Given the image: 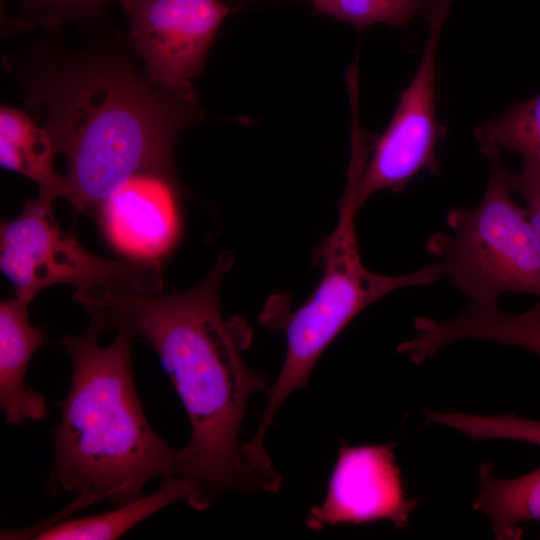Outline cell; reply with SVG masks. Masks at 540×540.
Listing matches in <instances>:
<instances>
[{
    "instance_id": "obj_1",
    "label": "cell",
    "mask_w": 540,
    "mask_h": 540,
    "mask_svg": "<svg viewBox=\"0 0 540 540\" xmlns=\"http://www.w3.org/2000/svg\"><path fill=\"white\" fill-rule=\"evenodd\" d=\"M233 261L230 251L222 252L199 284L167 295L112 285L88 286L74 295L89 315L104 312L113 328L127 324L159 356L191 427L188 444L175 450L171 475L192 487L188 505L197 511L229 491L275 492L282 481L239 439L249 399L265 389L266 376L243 360L250 327L238 316L224 319L221 312V284Z\"/></svg>"
},
{
    "instance_id": "obj_2",
    "label": "cell",
    "mask_w": 540,
    "mask_h": 540,
    "mask_svg": "<svg viewBox=\"0 0 540 540\" xmlns=\"http://www.w3.org/2000/svg\"><path fill=\"white\" fill-rule=\"evenodd\" d=\"M122 35L84 48L43 40L5 60L29 109L44 120L67 160L65 198L91 214L125 180L144 172L176 174L181 133L206 119L155 85Z\"/></svg>"
},
{
    "instance_id": "obj_3",
    "label": "cell",
    "mask_w": 540,
    "mask_h": 540,
    "mask_svg": "<svg viewBox=\"0 0 540 540\" xmlns=\"http://www.w3.org/2000/svg\"><path fill=\"white\" fill-rule=\"evenodd\" d=\"M90 316L84 333L61 341L72 362V381L57 403L61 421L51 431L54 460L45 484L51 495L63 490L75 497L44 524L102 501L113 507L131 503L144 496L151 479L172 473L175 449L151 428L136 390L135 333L118 322L115 337L102 347L99 338L111 326L100 312Z\"/></svg>"
},
{
    "instance_id": "obj_4",
    "label": "cell",
    "mask_w": 540,
    "mask_h": 540,
    "mask_svg": "<svg viewBox=\"0 0 540 540\" xmlns=\"http://www.w3.org/2000/svg\"><path fill=\"white\" fill-rule=\"evenodd\" d=\"M354 196L353 187L346 185L336 226L312 253V262L321 269L322 277L309 299L292 313L285 311L284 318L267 322L284 330L286 353L250 439L256 448L264 447L265 434L281 405L307 386L320 356L356 315L395 290L430 285L443 275L438 262L398 276L368 269L356 236L355 217L360 208Z\"/></svg>"
},
{
    "instance_id": "obj_5",
    "label": "cell",
    "mask_w": 540,
    "mask_h": 540,
    "mask_svg": "<svg viewBox=\"0 0 540 540\" xmlns=\"http://www.w3.org/2000/svg\"><path fill=\"white\" fill-rule=\"evenodd\" d=\"M489 165L481 202L474 208H452L448 232L426 242L443 275L470 301L491 304L505 292L540 296V240L528 217L511 197L500 148L479 143Z\"/></svg>"
},
{
    "instance_id": "obj_6",
    "label": "cell",
    "mask_w": 540,
    "mask_h": 540,
    "mask_svg": "<svg viewBox=\"0 0 540 540\" xmlns=\"http://www.w3.org/2000/svg\"><path fill=\"white\" fill-rule=\"evenodd\" d=\"M53 201L38 194L17 217L1 224L0 268L14 285L15 297L30 303L42 289L57 283L161 294L158 262L112 260L90 253L60 228Z\"/></svg>"
},
{
    "instance_id": "obj_7",
    "label": "cell",
    "mask_w": 540,
    "mask_h": 540,
    "mask_svg": "<svg viewBox=\"0 0 540 540\" xmlns=\"http://www.w3.org/2000/svg\"><path fill=\"white\" fill-rule=\"evenodd\" d=\"M453 0H436L427 16L429 33L417 71L388 126L371 139L366 160L356 169L359 208L374 194L402 191L422 171L439 174L436 147L446 133L436 118V54L440 32Z\"/></svg>"
},
{
    "instance_id": "obj_8",
    "label": "cell",
    "mask_w": 540,
    "mask_h": 540,
    "mask_svg": "<svg viewBox=\"0 0 540 540\" xmlns=\"http://www.w3.org/2000/svg\"><path fill=\"white\" fill-rule=\"evenodd\" d=\"M128 39L159 88L197 104L192 80L202 73L217 31L232 8L223 0H119Z\"/></svg>"
},
{
    "instance_id": "obj_9",
    "label": "cell",
    "mask_w": 540,
    "mask_h": 540,
    "mask_svg": "<svg viewBox=\"0 0 540 540\" xmlns=\"http://www.w3.org/2000/svg\"><path fill=\"white\" fill-rule=\"evenodd\" d=\"M417 505L416 499L407 497L393 445L343 444L325 498L309 510L305 523L315 531L377 521L403 528Z\"/></svg>"
},
{
    "instance_id": "obj_10",
    "label": "cell",
    "mask_w": 540,
    "mask_h": 540,
    "mask_svg": "<svg viewBox=\"0 0 540 540\" xmlns=\"http://www.w3.org/2000/svg\"><path fill=\"white\" fill-rule=\"evenodd\" d=\"M176 174L144 172L121 183L96 214L109 244L127 259L158 262L181 234Z\"/></svg>"
},
{
    "instance_id": "obj_11",
    "label": "cell",
    "mask_w": 540,
    "mask_h": 540,
    "mask_svg": "<svg viewBox=\"0 0 540 540\" xmlns=\"http://www.w3.org/2000/svg\"><path fill=\"white\" fill-rule=\"evenodd\" d=\"M29 304L17 297L0 304V406L11 425L47 416L45 398L24 381L31 357L46 335L43 326L30 323Z\"/></svg>"
},
{
    "instance_id": "obj_12",
    "label": "cell",
    "mask_w": 540,
    "mask_h": 540,
    "mask_svg": "<svg viewBox=\"0 0 540 540\" xmlns=\"http://www.w3.org/2000/svg\"><path fill=\"white\" fill-rule=\"evenodd\" d=\"M193 497L192 487L183 479L164 476L158 489L148 496L98 515L66 518L44 524L38 522L26 528L1 530V540H113L124 535L138 523L162 508Z\"/></svg>"
},
{
    "instance_id": "obj_13",
    "label": "cell",
    "mask_w": 540,
    "mask_h": 540,
    "mask_svg": "<svg viewBox=\"0 0 540 540\" xmlns=\"http://www.w3.org/2000/svg\"><path fill=\"white\" fill-rule=\"evenodd\" d=\"M57 153L52 138L24 111L1 106L0 164L35 182L39 195L55 200L66 196L64 175L54 169Z\"/></svg>"
},
{
    "instance_id": "obj_14",
    "label": "cell",
    "mask_w": 540,
    "mask_h": 540,
    "mask_svg": "<svg viewBox=\"0 0 540 540\" xmlns=\"http://www.w3.org/2000/svg\"><path fill=\"white\" fill-rule=\"evenodd\" d=\"M428 334L438 348L459 340L481 339L519 346L540 358V300L519 314L504 312L497 302L470 301L455 317L433 319Z\"/></svg>"
},
{
    "instance_id": "obj_15",
    "label": "cell",
    "mask_w": 540,
    "mask_h": 540,
    "mask_svg": "<svg viewBox=\"0 0 540 540\" xmlns=\"http://www.w3.org/2000/svg\"><path fill=\"white\" fill-rule=\"evenodd\" d=\"M479 491L473 509L490 520L496 539H519V524L540 522V467L510 479L494 474L489 461L478 466Z\"/></svg>"
},
{
    "instance_id": "obj_16",
    "label": "cell",
    "mask_w": 540,
    "mask_h": 540,
    "mask_svg": "<svg viewBox=\"0 0 540 540\" xmlns=\"http://www.w3.org/2000/svg\"><path fill=\"white\" fill-rule=\"evenodd\" d=\"M478 143H490L523 158L519 172L540 180V93L517 101L499 117L476 127Z\"/></svg>"
},
{
    "instance_id": "obj_17",
    "label": "cell",
    "mask_w": 540,
    "mask_h": 540,
    "mask_svg": "<svg viewBox=\"0 0 540 540\" xmlns=\"http://www.w3.org/2000/svg\"><path fill=\"white\" fill-rule=\"evenodd\" d=\"M436 0H309L313 10L347 22L357 30L374 24L403 28L416 16H428Z\"/></svg>"
},
{
    "instance_id": "obj_18",
    "label": "cell",
    "mask_w": 540,
    "mask_h": 540,
    "mask_svg": "<svg viewBox=\"0 0 540 540\" xmlns=\"http://www.w3.org/2000/svg\"><path fill=\"white\" fill-rule=\"evenodd\" d=\"M421 414L430 422L455 429L472 440H513L540 446V420L512 412L475 415L423 409Z\"/></svg>"
},
{
    "instance_id": "obj_19",
    "label": "cell",
    "mask_w": 540,
    "mask_h": 540,
    "mask_svg": "<svg viewBox=\"0 0 540 540\" xmlns=\"http://www.w3.org/2000/svg\"><path fill=\"white\" fill-rule=\"evenodd\" d=\"M19 7V13L7 20L11 30L40 27L54 31L69 22L85 23L97 18L110 0H5Z\"/></svg>"
},
{
    "instance_id": "obj_20",
    "label": "cell",
    "mask_w": 540,
    "mask_h": 540,
    "mask_svg": "<svg viewBox=\"0 0 540 540\" xmlns=\"http://www.w3.org/2000/svg\"><path fill=\"white\" fill-rule=\"evenodd\" d=\"M511 192L519 194L525 201L526 211L540 240V180L525 176L521 172L508 173Z\"/></svg>"
}]
</instances>
